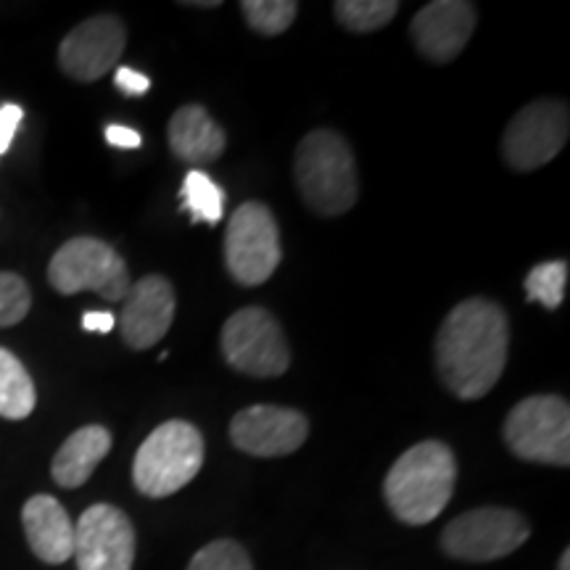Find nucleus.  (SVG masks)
Instances as JSON below:
<instances>
[{
  "label": "nucleus",
  "mask_w": 570,
  "mask_h": 570,
  "mask_svg": "<svg viewBox=\"0 0 570 570\" xmlns=\"http://www.w3.org/2000/svg\"><path fill=\"white\" fill-rule=\"evenodd\" d=\"M77 570H132L135 529L114 504H92L75 525Z\"/></svg>",
  "instance_id": "obj_11"
},
{
  "label": "nucleus",
  "mask_w": 570,
  "mask_h": 570,
  "mask_svg": "<svg viewBox=\"0 0 570 570\" xmlns=\"http://www.w3.org/2000/svg\"><path fill=\"white\" fill-rule=\"evenodd\" d=\"M568 132V106L554 98H539L512 117L502 138V154L512 169L533 173L562 151Z\"/></svg>",
  "instance_id": "obj_10"
},
{
  "label": "nucleus",
  "mask_w": 570,
  "mask_h": 570,
  "mask_svg": "<svg viewBox=\"0 0 570 570\" xmlns=\"http://www.w3.org/2000/svg\"><path fill=\"white\" fill-rule=\"evenodd\" d=\"M240 11H244V19L254 32L275 38V35H283L294 24L298 3H294V0H244Z\"/></svg>",
  "instance_id": "obj_22"
},
{
  "label": "nucleus",
  "mask_w": 570,
  "mask_h": 570,
  "mask_svg": "<svg viewBox=\"0 0 570 570\" xmlns=\"http://www.w3.org/2000/svg\"><path fill=\"white\" fill-rule=\"evenodd\" d=\"M479 24V11L468 0H433L410 24L412 42L433 63H449L465 51Z\"/></svg>",
  "instance_id": "obj_14"
},
{
  "label": "nucleus",
  "mask_w": 570,
  "mask_h": 570,
  "mask_svg": "<svg viewBox=\"0 0 570 570\" xmlns=\"http://www.w3.org/2000/svg\"><path fill=\"white\" fill-rule=\"evenodd\" d=\"M183 209L190 212L194 223L217 225L225 212V190L202 169H190L183 183Z\"/></svg>",
  "instance_id": "obj_20"
},
{
  "label": "nucleus",
  "mask_w": 570,
  "mask_h": 570,
  "mask_svg": "<svg viewBox=\"0 0 570 570\" xmlns=\"http://www.w3.org/2000/svg\"><path fill=\"white\" fill-rule=\"evenodd\" d=\"M38 404V391L17 354L0 346V417L24 420Z\"/></svg>",
  "instance_id": "obj_19"
},
{
  "label": "nucleus",
  "mask_w": 570,
  "mask_h": 570,
  "mask_svg": "<svg viewBox=\"0 0 570 570\" xmlns=\"http://www.w3.org/2000/svg\"><path fill=\"white\" fill-rule=\"evenodd\" d=\"M225 360L233 370L252 377H277L291 365V348L283 327L262 306H244L223 327Z\"/></svg>",
  "instance_id": "obj_9"
},
{
  "label": "nucleus",
  "mask_w": 570,
  "mask_h": 570,
  "mask_svg": "<svg viewBox=\"0 0 570 570\" xmlns=\"http://www.w3.org/2000/svg\"><path fill=\"white\" fill-rule=\"evenodd\" d=\"M566 285L568 262H541V265H537L525 275V296H529V302L544 304L547 309H558L562 298H566Z\"/></svg>",
  "instance_id": "obj_23"
},
{
  "label": "nucleus",
  "mask_w": 570,
  "mask_h": 570,
  "mask_svg": "<svg viewBox=\"0 0 570 570\" xmlns=\"http://www.w3.org/2000/svg\"><path fill=\"white\" fill-rule=\"evenodd\" d=\"M204 468V436L188 420H167L148 433L132 460V483L151 499L173 497Z\"/></svg>",
  "instance_id": "obj_4"
},
{
  "label": "nucleus",
  "mask_w": 570,
  "mask_h": 570,
  "mask_svg": "<svg viewBox=\"0 0 570 570\" xmlns=\"http://www.w3.org/2000/svg\"><path fill=\"white\" fill-rule=\"evenodd\" d=\"M185 6H194V9H217L219 0H190V3Z\"/></svg>",
  "instance_id": "obj_30"
},
{
  "label": "nucleus",
  "mask_w": 570,
  "mask_h": 570,
  "mask_svg": "<svg viewBox=\"0 0 570 570\" xmlns=\"http://www.w3.org/2000/svg\"><path fill=\"white\" fill-rule=\"evenodd\" d=\"M558 570H570V552H568V550L562 552V558H560V566H558Z\"/></svg>",
  "instance_id": "obj_31"
},
{
  "label": "nucleus",
  "mask_w": 570,
  "mask_h": 570,
  "mask_svg": "<svg viewBox=\"0 0 570 570\" xmlns=\"http://www.w3.org/2000/svg\"><path fill=\"white\" fill-rule=\"evenodd\" d=\"M30 285L17 273H0V327H11L30 315Z\"/></svg>",
  "instance_id": "obj_25"
},
{
  "label": "nucleus",
  "mask_w": 570,
  "mask_h": 570,
  "mask_svg": "<svg viewBox=\"0 0 570 570\" xmlns=\"http://www.w3.org/2000/svg\"><path fill=\"white\" fill-rule=\"evenodd\" d=\"M441 383L462 402L483 399L497 386L510 354V320L497 302L468 298L449 312L436 333Z\"/></svg>",
  "instance_id": "obj_1"
},
{
  "label": "nucleus",
  "mask_w": 570,
  "mask_h": 570,
  "mask_svg": "<svg viewBox=\"0 0 570 570\" xmlns=\"http://www.w3.org/2000/svg\"><path fill=\"white\" fill-rule=\"evenodd\" d=\"M48 283L63 296L92 291L106 302H122L130 291V269L109 244L98 238H71L53 254Z\"/></svg>",
  "instance_id": "obj_6"
},
{
  "label": "nucleus",
  "mask_w": 570,
  "mask_h": 570,
  "mask_svg": "<svg viewBox=\"0 0 570 570\" xmlns=\"http://www.w3.org/2000/svg\"><path fill=\"white\" fill-rule=\"evenodd\" d=\"M227 146L225 130L198 104L180 106L169 119V148L183 161H214Z\"/></svg>",
  "instance_id": "obj_17"
},
{
  "label": "nucleus",
  "mask_w": 570,
  "mask_h": 570,
  "mask_svg": "<svg viewBox=\"0 0 570 570\" xmlns=\"http://www.w3.org/2000/svg\"><path fill=\"white\" fill-rule=\"evenodd\" d=\"M114 325H117V317L111 312H85L82 315V327L92 333H111Z\"/></svg>",
  "instance_id": "obj_29"
},
{
  "label": "nucleus",
  "mask_w": 570,
  "mask_h": 570,
  "mask_svg": "<svg viewBox=\"0 0 570 570\" xmlns=\"http://www.w3.org/2000/svg\"><path fill=\"white\" fill-rule=\"evenodd\" d=\"M296 185L306 206L323 217H338L352 209L360 196V177L344 135L315 130L298 142Z\"/></svg>",
  "instance_id": "obj_3"
},
{
  "label": "nucleus",
  "mask_w": 570,
  "mask_h": 570,
  "mask_svg": "<svg viewBox=\"0 0 570 570\" xmlns=\"http://www.w3.org/2000/svg\"><path fill=\"white\" fill-rule=\"evenodd\" d=\"M458 483V460L444 441H420L391 465L383 494L407 525H425L446 510Z\"/></svg>",
  "instance_id": "obj_2"
},
{
  "label": "nucleus",
  "mask_w": 570,
  "mask_h": 570,
  "mask_svg": "<svg viewBox=\"0 0 570 570\" xmlns=\"http://www.w3.org/2000/svg\"><path fill=\"white\" fill-rule=\"evenodd\" d=\"M122 302L119 331H122L127 346L142 352V348H151L167 336L175 320V288L167 277H140L138 283L130 285Z\"/></svg>",
  "instance_id": "obj_15"
},
{
  "label": "nucleus",
  "mask_w": 570,
  "mask_h": 570,
  "mask_svg": "<svg viewBox=\"0 0 570 570\" xmlns=\"http://www.w3.org/2000/svg\"><path fill=\"white\" fill-rule=\"evenodd\" d=\"M106 140H109V146L114 148H140V132L132 130V127H125V125H109L106 127Z\"/></svg>",
  "instance_id": "obj_28"
},
{
  "label": "nucleus",
  "mask_w": 570,
  "mask_h": 570,
  "mask_svg": "<svg viewBox=\"0 0 570 570\" xmlns=\"http://www.w3.org/2000/svg\"><path fill=\"white\" fill-rule=\"evenodd\" d=\"M27 544L35 558L48 566H61L75 554V523L63 504L51 494H35L21 508Z\"/></svg>",
  "instance_id": "obj_16"
},
{
  "label": "nucleus",
  "mask_w": 570,
  "mask_h": 570,
  "mask_svg": "<svg viewBox=\"0 0 570 570\" xmlns=\"http://www.w3.org/2000/svg\"><path fill=\"white\" fill-rule=\"evenodd\" d=\"M111 449V433L104 425H85L56 452L51 475L61 489H80L96 473Z\"/></svg>",
  "instance_id": "obj_18"
},
{
  "label": "nucleus",
  "mask_w": 570,
  "mask_h": 570,
  "mask_svg": "<svg viewBox=\"0 0 570 570\" xmlns=\"http://www.w3.org/2000/svg\"><path fill=\"white\" fill-rule=\"evenodd\" d=\"M127 46L125 24L111 13H98L61 40L59 63L71 80L96 82L117 67Z\"/></svg>",
  "instance_id": "obj_12"
},
{
  "label": "nucleus",
  "mask_w": 570,
  "mask_h": 570,
  "mask_svg": "<svg viewBox=\"0 0 570 570\" xmlns=\"http://www.w3.org/2000/svg\"><path fill=\"white\" fill-rule=\"evenodd\" d=\"M502 431L515 458L539 465H570V407L562 396L523 399L510 410Z\"/></svg>",
  "instance_id": "obj_5"
},
{
  "label": "nucleus",
  "mask_w": 570,
  "mask_h": 570,
  "mask_svg": "<svg viewBox=\"0 0 570 570\" xmlns=\"http://www.w3.org/2000/svg\"><path fill=\"white\" fill-rule=\"evenodd\" d=\"M309 436V420L298 410L254 404L240 410L230 423V439L240 452L254 458H285Z\"/></svg>",
  "instance_id": "obj_13"
},
{
  "label": "nucleus",
  "mask_w": 570,
  "mask_h": 570,
  "mask_svg": "<svg viewBox=\"0 0 570 570\" xmlns=\"http://www.w3.org/2000/svg\"><path fill=\"white\" fill-rule=\"evenodd\" d=\"M24 119V109L17 104L0 106V156L9 154L13 138H17V130Z\"/></svg>",
  "instance_id": "obj_26"
},
{
  "label": "nucleus",
  "mask_w": 570,
  "mask_h": 570,
  "mask_svg": "<svg viewBox=\"0 0 570 570\" xmlns=\"http://www.w3.org/2000/svg\"><path fill=\"white\" fill-rule=\"evenodd\" d=\"M188 570H254V566L238 541L217 539L194 554Z\"/></svg>",
  "instance_id": "obj_24"
},
{
  "label": "nucleus",
  "mask_w": 570,
  "mask_h": 570,
  "mask_svg": "<svg viewBox=\"0 0 570 570\" xmlns=\"http://www.w3.org/2000/svg\"><path fill=\"white\" fill-rule=\"evenodd\" d=\"M531 537V525L520 512L508 508H479L462 512L441 533L449 558L465 562H491L508 558Z\"/></svg>",
  "instance_id": "obj_8"
},
{
  "label": "nucleus",
  "mask_w": 570,
  "mask_h": 570,
  "mask_svg": "<svg viewBox=\"0 0 570 570\" xmlns=\"http://www.w3.org/2000/svg\"><path fill=\"white\" fill-rule=\"evenodd\" d=\"M283 259L281 227L269 206L246 202L233 212L225 230V265L235 283H267Z\"/></svg>",
  "instance_id": "obj_7"
},
{
  "label": "nucleus",
  "mask_w": 570,
  "mask_h": 570,
  "mask_svg": "<svg viewBox=\"0 0 570 570\" xmlns=\"http://www.w3.org/2000/svg\"><path fill=\"white\" fill-rule=\"evenodd\" d=\"M114 85H117V90H122L125 96H146L148 90H151V80H148L142 71H135L130 67H119L117 75H114Z\"/></svg>",
  "instance_id": "obj_27"
},
{
  "label": "nucleus",
  "mask_w": 570,
  "mask_h": 570,
  "mask_svg": "<svg viewBox=\"0 0 570 570\" xmlns=\"http://www.w3.org/2000/svg\"><path fill=\"white\" fill-rule=\"evenodd\" d=\"M396 0H338V3H333V13H336L341 27L356 35L383 30L396 17Z\"/></svg>",
  "instance_id": "obj_21"
}]
</instances>
